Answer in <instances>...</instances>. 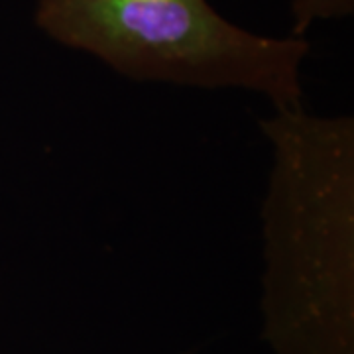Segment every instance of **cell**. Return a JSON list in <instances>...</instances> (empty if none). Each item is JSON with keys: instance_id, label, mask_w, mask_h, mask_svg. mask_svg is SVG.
<instances>
[{"instance_id": "1", "label": "cell", "mask_w": 354, "mask_h": 354, "mask_svg": "<svg viewBox=\"0 0 354 354\" xmlns=\"http://www.w3.org/2000/svg\"><path fill=\"white\" fill-rule=\"evenodd\" d=\"M260 207V337L270 354H354V118L278 106Z\"/></svg>"}, {"instance_id": "2", "label": "cell", "mask_w": 354, "mask_h": 354, "mask_svg": "<svg viewBox=\"0 0 354 354\" xmlns=\"http://www.w3.org/2000/svg\"><path fill=\"white\" fill-rule=\"evenodd\" d=\"M34 24L130 81L246 91L272 109L304 104L307 38L252 32L209 0H38Z\"/></svg>"}, {"instance_id": "3", "label": "cell", "mask_w": 354, "mask_h": 354, "mask_svg": "<svg viewBox=\"0 0 354 354\" xmlns=\"http://www.w3.org/2000/svg\"><path fill=\"white\" fill-rule=\"evenodd\" d=\"M354 12V0H291L290 36L305 38V34L321 22L344 20Z\"/></svg>"}]
</instances>
